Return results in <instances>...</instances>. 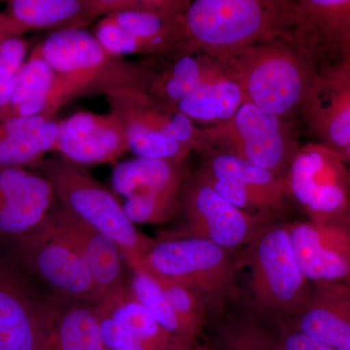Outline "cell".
<instances>
[{
	"label": "cell",
	"instance_id": "1",
	"mask_svg": "<svg viewBox=\"0 0 350 350\" xmlns=\"http://www.w3.org/2000/svg\"><path fill=\"white\" fill-rule=\"evenodd\" d=\"M295 0H195L183 13V53L223 64L257 43L293 33Z\"/></svg>",
	"mask_w": 350,
	"mask_h": 350
},
{
	"label": "cell",
	"instance_id": "2",
	"mask_svg": "<svg viewBox=\"0 0 350 350\" xmlns=\"http://www.w3.org/2000/svg\"><path fill=\"white\" fill-rule=\"evenodd\" d=\"M39 46L56 75L48 113L50 119L79 96L120 89L148 92L155 76L148 64L133 63L108 52L87 29L50 32Z\"/></svg>",
	"mask_w": 350,
	"mask_h": 350
},
{
	"label": "cell",
	"instance_id": "3",
	"mask_svg": "<svg viewBox=\"0 0 350 350\" xmlns=\"http://www.w3.org/2000/svg\"><path fill=\"white\" fill-rule=\"evenodd\" d=\"M224 66L244 101L286 119L301 109L317 72L310 48L295 32L255 44Z\"/></svg>",
	"mask_w": 350,
	"mask_h": 350
},
{
	"label": "cell",
	"instance_id": "4",
	"mask_svg": "<svg viewBox=\"0 0 350 350\" xmlns=\"http://www.w3.org/2000/svg\"><path fill=\"white\" fill-rule=\"evenodd\" d=\"M36 167L50 182L59 206L116 241L126 264L142 261L154 241L137 231L117 198L85 167L62 157H46Z\"/></svg>",
	"mask_w": 350,
	"mask_h": 350
},
{
	"label": "cell",
	"instance_id": "5",
	"mask_svg": "<svg viewBox=\"0 0 350 350\" xmlns=\"http://www.w3.org/2000/svg\"><path fill=\"white\" fill-rule=\"evenodd\" d=\"M109 112L123 126L129 152L138 158L186 162L200 152L202 129L169 105L138 89H120L105 94Z\"/></svg>",
	"mask_w": 350,
	"mask_h": 350
},
{
	"label": "cell",
	"instance_id": "6",
	"mask_svg": "<svg viewBox=\"0 0 350 350\" xmlns=\"http://www.w3.org/2000/svg\"><path fill=\"white\" fill-rule=\"evenodd\" d=\"M299 147L288 119L243 101L231 119L202 129L200 151L229 154L285 176Z\"/></svg>",
	"mask_w": 350,
	"mask_h": 350
},
{
	"label": "cell",
	"instance_id": "7",
	"mask_svg": "<svg viewBox=\"0 0 350 350\" xmlns=\"http://www.w3.org/2000/svg\"><path fill=\"white\" fill-rule=\"evenodd\" d=\"M230 253L206 239L182 234L154 241L139 262L151 273L190 288L207 305L234 293L237 265Z\"/></svg>",
	"mask_w": 350,
	"mask_h": 350
},
{
	"label": "cell",
	"instance_id": "8",
	"mask_svg": "<svg viewBox=\"0 0 350 350\" xmlns=\"http://www.w3.org/2000/svg\"><path fill=\"white\" fill-rule=\"evenodd\" d=\"M248 265L253 299L266 312L293 317L312 291L295 252L289 224L269 222L248 245Z\"/></svg>",
	"mask_w": 350,
	"mask_h": 350
},
{
	"label": "cell",
	"instance_id": "9",
	"mask_svg": "<svg viewBox=\"0 0 350 350\" xmlns=\"http://www.w3.org/2000/svg\"><path fill=\"white\" fill-rule=\"evenodd\" d=\"M10 261L63 300L96 305L103 299L79 252L49 219L13 241Z\"/></svg>",
	"mask_w": 350,
	"mask_h": 350
},
{
	"label": "cell",
	"instance_id": "10",
	"mask_svg": "<svg viewBox=\"0 0 350 350\" xmlns=\"http://www.w3.org/2000/svg\"><path fill=\"white\" fill-rule=\"evenodd\" d=\"M0 258V350H44L66 301Z\"/></svg>",
	"mask_w": 350,
	"mask_h": 350
},
{
	"label": "cell",
	"instance_id": "11",
	"mask_svg": "<svg viewBox=\"0 0 350 350\" xmlns=\"http://www.w3.org/2000/svg\"><path fill=\"white\" fill-rule=\"evenodd\" d=\"M189 177L186 162L135 157L117 163L112 186L125 199L122 206L131 223L158 225L181 208Z\"/></svg>",
	"mask_w": 350,
	"mask_h": 350
},
{
	"label": "cell",
	"instance_id": "12",
	"mask_svg": "<svg viewBox=\"0 0 350 350\" xmlns=\"http://www.w3.org/2000/svg\"><path fill=\"white\" fill-rule=\"evenodd\" d=\"M292 202L313 222L345 219L350 209V172L340 152L321 144L299 147L286 175Z\"/></svg>",
	"mask_w": 350,
	"mask_h": 350
},
{
	"label": "cell",
	"instance_id": "13",
	"mask_svg": "<svg viewBox=\"0 0 350 350\" xmlns=\"http://www.w3.org/2000/svg\"><path fill=\"white\" fill-rule=\"evenodd\" d=\"M200 153L202 162L196 174L234 206L269 219L291 206L285 176L229 154Z\"/></svg>",
	"mask_w": 350,
	"mask_h": 350
},
{
	"label": "cell",
	"instance_id": "14",
	"mask_svg": "<svg viewBox=\"0 0 350 350\" xmlns=\"http://www.w3.org/2000/svg\"><path fill=\"white\" fill-rule=\"evenodd\" d=\"M181 208L187 223L184 234L230 252L250 245L271 220L234 206L197 174L189 177L183 189Z\"/></svg>",
	"mask_w": 350,
	"mask_h": 350
},
{
	"label": "cell",
	"instance_id": "15",
	"mask_svg": "<svg viewBox=\"0 0 350 350\" xmlns=\"http://www.w3.org/2000/svg\"><path fill=\"white\" fill-rule=\"evenodd\" d=\"M300 111L319 144L342 153L350 144V59L317 71Z\"/></svg>",
	"mask_w": 350,
	"mask_h": 350
},
{
	"label": "cell",
	"instance_id": "16",
	"mask_svg": "<svg viewBox=\"0 0 350 350\" xmlns=\"http://www.w3.org/2000/svg\"><path fill=\"white\" fill-rule=\"evenodd\" d=\"M295 252L306 280L315 284L350 280V225L303 221L289 224Z\"/></svg>",
	"mask_w": 350,
	"mask_h": 350
},
{
	"label": "cell",
	"instance_id": "17",
	"mask_svg": "<svg viewBox=\"0 0 350 350\" xmlns=\"http://www.w3.org/2000/svg\"><path fill=\"white\" fill-rule=\"evenodd\" d=\"M56 204L52 185L40 172L0 169V241L13 243L34 231Z\"/></svg>",
	"mask_w": 350,
	"mask_h": 350
},
{
	"label": "cell",
	"instance_id": "18",
	"mask_svg": "<svg viewBox=\"0 0 350 350\" xmlns=\"http://www.w3.org/2000/svg\"><path fill=\"white\" fill-rule=\"evenodd\" d=\"M133 0H11L3 16L16 36L27 32L84 29L101 19L133 7Z\"/></svg>",
	"mask_w": 350,
	"mask_h": 350
},
{
	"label": "cell",
	"instance_id": "19",
	"mask_svg": "<svg viewBox=\"0 0 350 350\" xmlns=\"http://www.w3.org/2000/svg\"><path fill=\"white\" fill-rule=\"evenodd\" d=\"M76 165L115 163L129 152L125 131L112 113L76 112L59 122L54 151Z\"/></svg>",
	"mask_w": 350,
	"mask_h": 350
},
{
	"label": "cell",
	"instance_id": "20",
	"mask_svg": "<svg viewBox=\"0 0 350 350\" xmlns=\"http://www.w3.org/2000/svg\"><path fill=\"white\" fill-rule=\"evenodd\" d=\"M48 219L79 252L103 298L126 285L125 266L128 264L116 241L85 224L57 202Z\"/></svg>",
	"mask_w": 350,
	"mask_h": 350
},
{
	"label": "cell",
	"instance_id": "21",
	"mask_svg": "<svg viewBox=\"0 0 350 350\" xmlns=\"http://www.w3.org/2000/svg\"><path fill=\"white\" fill-rule=\"evenodd\" d=\"M293 328L335 350H350V287L317 284L293 315Z\"/></svg>",
	"mask_w": 350,
	"mask_h": 350
},
{
	"label": "cell",
	"instance_id": "22",
	"mask_svg": "<svg viewBox=\"0 0 350 350\" xmlns=\"http://www.w3.org/2000/svg\"><path fill=\"white\" fill-rule=\"evenodd\" d=\"M59 122L45 117L0 121V169L36 167L54 151Z\"/></svg>",
	"mask_w": 350,
	"mask_h": 350
},
{
	"label": "cell",
	"instance_id": "23",
	"mask_svg": "<svg viewBox=\"0 0 350 350\" xmlns=\"http://www.w3.org/2000/svg\"><path fill=\"white\" fill-rule=\"evenodd\" d=\"M172 64L155 70L148 93L163 105L174 107L206 83L230 76L224 64L200 52L172 55Z\"/></svg>",
	"mask_w": 350,
	"mask_h": 350
},
{
	"label": "cell",
	"instance_id": "24",
	"mask_svg": "<svg viewBox=\"0 0 350 350\" xmlns=\"http://www.w3.org/2000/svg\"><path fill=\"white\" fill-rule=\"evenodd\" d=\"M96 308L122 324L133 337L151 350H194L196 345L175 337L131 293L128 285L107 295Z\"/></svg>",
	"mask_w": 350,
	"mask_h": 350
},
{
	"label": "cell",
	"instance_id": "25",
	"mask_svg": "<svg viewBox=\"0 0 350 350\" xmlns=\"http://www.w3.org/2000/svg\"><path fill=\"white\" fill-rule=\"evenodd\" d=\"M55 85L56 75L36 44L16 78L10 98L0 109V121L34 116L50 119L48 113Z\"/></svg>",
	"mask_w": 350,
	"mask_h": 350
},
{
	"label": "cell",
	"instance_id": "26",
	"mask_svg": "<svg viewBox=\"0 0 350 350\" xmlns=\"http://www.w3.org/2000/svg\"><path fill=\"white\" fill-rule=\"evenodd\" d=\"M294 32L310 48L317 39L340 45L350 36V0H296Z\"/></svg>",
	"mask_w": 350,
	"mask_h": 350
},
{
	"label": "cell",
	"instance_id": "27",
	"mask_svg": "<svg viewBox=\"0 0 350 350\" xmlns=\"http://www.w3.org/2000/svg\"><path fill=\"white\" fill-rule=\"evenodd\" d=\"M243 101V94L239 85L230 76H224L202 85L172 108L195 124L208 126L231 119Z\"/></svg>",
	"mask_w": 350,
	"mask_h": 350
},
{
	"label": "cell",
	"instance_id": "28",
	"mask_svg": "<svg viewBox=\"0 0 350 350\" xmlns=\"http://www.w3.org/2000/svg\"><path fill=\"white\" fill-rule=\"evenodd\" d=\"M44 350H105L94 305L66 301Z\"/></svg>",
	"mask_w": 350,
	"mask_h": 350
},
{
	"label": "cell",
	"instance_id": "29",
	"mask_svg": "<svg viewBox=\"0 0 350 350\" xmlns=\"http://www.w3.org/2000/svg\"><path fill=\"white\" fill-rule=\"evenodd\" d=\"M131 276L129 288L131 293L149 310L167 332L188 344L195 345L188 331L175 313L167 295L148 269L139 262L129 265Z\"/></svg>",
	"mask_w": 350,
	"mask_h": 350
},
{
	"label": "cell",
	"instance_id": "30",
	"mask_svg": "<svg viewBox=\"0 0 350 350\" xmlns=\"http://www.w3.org/2000/svg\"><path fill=\"white\" fill-rule=\"evenodd\" d=\"M151 273L167 295L175 313L188 331L191 338L196 342V340L206 325V301L199 294L185 285L163 276Z\"/></svg>",
	"mask_w": 350,
	"mask_h": 350
},
{
	"label": "cell",
	"instance_id": "31",
	"mask_svg": "<svg viewBox=\"0 0 350 350\" xmlns=\"http://www.w3.org/2000/svg\"><path fill=\"white\" fill-rule=\"evenodd\" d=\"M29 42L7 29L3 13L0 12V109L10 98L14 83L27 61Z\"/></svg>",
	"mask_w": 350,
	"mask_h": 350
},
{
	"label": "cell",
	"instance_id": "32",
	"mask_svg": "<svg viewBox=\"0 0 350 350\" xmlns=\"http://www.w3.org/2000/svg\"><path fill=\"white\" fill-rule=\"evenodd\" d=\"M219 338L225 350H278L275 336L252 319L225 322L219 328Z\"/></svg>",
	"mask_w": 350,
	"mask_h": 350
},
{
	"label": "cell",
	"instance_id": "33",
	"mask_svg": "<svg viewBox=\"0 0 350 350\" xmlns=\"http://www.w3.org/2000/svg\"><path fill=\"white\" fill-rule=\"evenodd\" d=\"M96 319H98V333L101 344L105 350L122 349L137 344V340L126 330L125 327L120 324L107 313L98 310L94 305Z\"/></svg>",
	"mask_w": 350,
	"mask_h": 350
},
{
	"label": "cell",
	"instance_id": "34",
	"mask_svg": "<svg viewBox=\"0 0 350 350\" xmlns=\"http://www.w3.org/2000/svg\"><path fill=\"white\" fill-rule=\"evenodd\" d=\"M278 350H335L308 337L293 327L285 329L280 335L275 336Z\"/></svg>",
	"mask_w": 350,
	"mask_h": 350
},
{
	"label": "cell",
	"instance_id": "35",
	"mask_svg": "<svg viewBox=\"0 0 350 350\" xmlns=\"http://www.w3.org/2000/svg\"><path fill=\"white\" fill-rule=\"evenodd\" d=\"M338 46H340V51H342V56L349 57L350 59V36L345 39Z\"/></svg>",
	"mask_w": 350,
	"mask_h": 350
},
{
	"label": "cell",
	"instance_id": "36",
	"mask_svg": "<svg viewBox=\"0 0 350 350\" xmlns=\"http://www.w3.org/2000/svg\"><path fill=\"white\" fill-rule=\"evenodd\" d=\"M340 154H342V158H344L345 162L347 163L350 172V144L345 147V150Z\"/></svg>",
	"mask_w": 350,
	"mask_h": 350
},
{
	"label": "cell",
	"instance_id": "37",
	"mask_svg": "<svg viewBox=\"0 0 350 350\" xmlns=\"http://www.w3.org/2000/svg\"><path fill=\"white\" fill-rule=\"evenodd\" d=\"M114 350H151L145 347L144 345H140L139 342L133 345H129V347H122V349H114Z\"/></svg>",
	"mask_w": 350,
	"mask_h": 350
},
{
	"label": "cell",
	"instance_id": "38",
	"mask_svg": "<svg viewBox=\"0 0 350 350\" xmlns=\"http://www.w3.org/2000/svg\"><path fill=\"white\" fill-rule=\"evenodd\" d=\"M194 350H215L211 347H206V345H200V347H195Z\"/></svg>",
	"mask_w": 350,
	"mask_h": 350
},
{
	"label": "cell",
	"instance_id": "39",
	"mask_svg": "<svg viewBox=\"0 0 350 350\" xmlns=\"http://www.w3.org/2000/svg\"><path fill=\"white\" fill-rule=\"evenodd\" d=\"M345 222L349 223V224L350 225V209H349V213H347V216H345Z\"/></svg>",
	"mask_w": 350,
	"mask_h": 350
},
{
	"label": "cell",
	"instance_id": "40",
	"mask_svg": "<svg viewBox=\"0 0 350 350\" xmlns=\"http://www.w3.org/2000/svg\"><path fill=\"white\" fill-rule=\"evenodd\" d=\"M345 284L349 285V286L350 287V280H349V282H347V283H345Z\"/></svg>",
	"mask_w": 350,
	"mask_h": 350
}]
</instances>
